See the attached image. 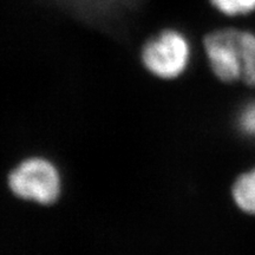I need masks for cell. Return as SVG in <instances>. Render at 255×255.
Listing matches in <instances>:
<instances>
[{
  "instance_id": "1",
  "label": "cell",
  "mask_w": 255,
  "mask_h": 255,
  "mask_svg": "<svg viewBox=\"0 0 255 255\" xmlns=\"http://www.w3.org/2000/svg\"><path fill=\"white\" fill-rule=\"evenodd\" d=\"M201 46L219 81L255 87L254 31L234 25L212 27L203 33Z\"/></svg>"
},
{
  "instance_id": "2",
  "label": "cell",
  "mask_w": 255,
  "mask_h": 255,
  "mask_svg": "<svg viewBox=\"0 0 255 255\" xmlns=\"http://www.w3.org/2000/svg\"><path fill=\"white\" fill-rule=\"evenodd\" d=\"M8 195L25 203L51 206L59 200L63 178L58 167L43 156H27L14 162L6 173Z\"/></svg>"
},
{
  "instance_id": "3",
  "label": "cell",
  "mask_w": 255,
  "mask_h": 255,
  "mask_svg": "<svg viewBox=\"0 0 255 255\" xmlns=\"http://www.w3.org/2000/svg\"><path fill=\"white\" fill-rule=\"evenodd\" d=\"M193 55L191 36L174 25L151 33L143 40L139 49V59L144 69L163 81H174L183 76L189 69Z\"/></svg>"
},
{
  "instance_id": "4",
  "label": "cell",
  "mask_w": 255,
  "mask_h": 255,
  "mask_svg": "<svg viewBox=\"0 0 255 255\" xmlns=\"http://www.w3.org/2000/svg\"><path fill=\"white\" fill-rule=\"evenodd\" d=\"M232 199L239 209L255 216V167L237 177L232 186Z\"/></svg>"
},
{
  "instance_id": "5",
  "label": "cell",
  "mask_w": 255,
  "mask_h": 255,
  "mask_svg": "<svg viewBox=\"0 0 255 255\" xmlns=\"http://www.w3.org/2000/svg\"><path fill=\"white\" fill-rule=\"evenodd\" d=\"M208 4L223 19L245 18L255 13V0H208Z\"/></svg>"
},
{
  "instance_id": "6",
  "label": "cell",
  "mask_w": 255,
  "mask_h": 255,
  "mask_svg": "<svg viewBox=\"0 0 255 255\" xmlns=\"http://www.w3.org/2000/svg\"><path fill=\"white\" fill-rule=\"evenodd\" d=\"M237 130L247 139L255 141V98L245 102L235 117Z\"/></svg>"
}]
</instances>
